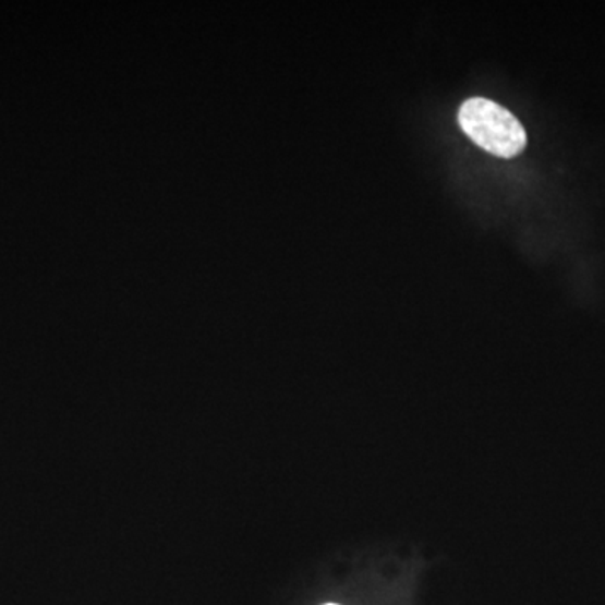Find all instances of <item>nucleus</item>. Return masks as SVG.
Returning <instances> with one entry per match:
<instances>
[{
	"label": "nucleus",
	"instance_id": "f257e3e1",
	"mask_svg": "<svg viewBox=\"0 0 605 605\" xmlns=\"http://www.w3.org/2000/svg\"><path fill=\"white\" fill-rule=\"evenodd\" d=\"M458 121L471 142L496 157L513 158L527 147V132L518 118L492 99H468L459 108Z\"/></svg>",
	"mask_w": 605,
	"mask_h": 605
},
{
	"label": "nucleus",
	"instance_id": "f03ea898",
	"mask_svg": "<svg viewBox=\"0 0 605 605\" xmlns=\"http://www.w3.org/2000/svg\"><path fill=\"white\" fill-rule=\"evenodd\" d=\"M327 605H337V604H327Z\"/></svg>",
	"mask_w": 605,
	"mask_h": 605
}]
</instances>
